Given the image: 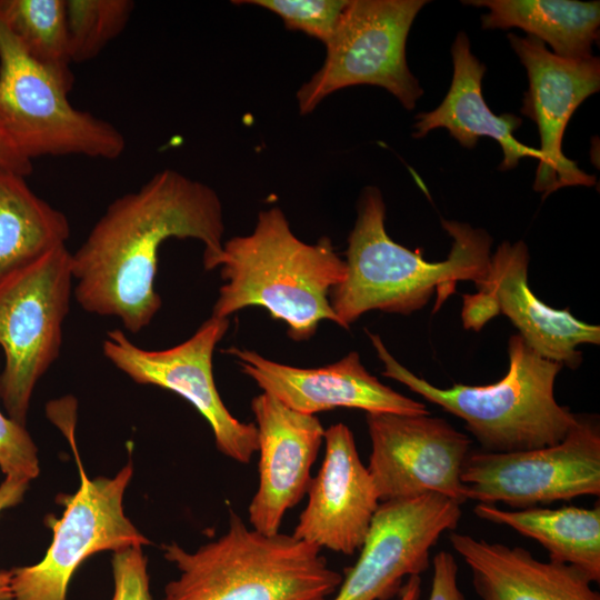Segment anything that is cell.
Here are the masks:
<instances>
[{
    "instance_id": "cell-1",
    "label": "cell",
    "mask_w": 600,
    "mask_h": 600,
    "mask_svg": "<svg viewBox=\"0 0 600 600\" xmlns=\"http://www.w3.org/2000/svg\"><path fill=\"white\" fill-rule=\"evenodd\" d=\"M223 232L222 204L213 189L176 170L157 172L139 190L112 201L71 252L73 296L84 311L117 318L137 333L161 308L154 288L161 244L170 238L199 240L203 267L212 270Z\"/></svg>"
},
{
    "instance_id": "cell-2",
    "label": "cell",
    "mask_w": 600,
    "mask_h": 600,
    "mask_svg": "<svg viewBox=\"0 0 600 600\" xmlns=\"http://www.w3.org/2000/svg\"><path fill=\"white\" fill-rule=\"evenodd\" d=\"M384 219L381 191L367 187L348 237L346 277L329 294L344 329L372 310L408 316L422 309L436 291L439 308L459 281L476 284L487 276L492 239L483 229L442 219L452 239L451 250L446 260L429 262L421 250L411 251L394 242L386 231Z\"/></svg>"
},
{
    "instance_id": "cell-3",
    "label": "cell",
    "mask_w": 600,
    "mask_h": 600,
    "mask_svg": "<svg viewBox=\"0 0 600 600\" xmlns=\"http://www.w3.org/2000/svg\"><path fill=\"white\" fill-rule=\"evenodd\" d=\"M224 283L212 314L229 318L248 307H261L283 321L294 341L311 338L322 320L340 326L329 294L346 277L347 266L331 240L310 244L292 232L283 211L262 210L251 233L223 242L214 269Z\"/></svg>"
},
{
    "instance_id": "cell-4",
    "label": "cell",
    "mask_w": 600,
    "mask_h": 600,
    "mask_svg": "<svg viewBox=\"0 0 600 600\" xmlns=\"http://www.w3.org/2000/svg\"><path fill=\"white\" fill-rule=\"evenodd\" d=\"M368 334L384 366L382 376L463 420L484 451L512 452L556 444L579 422L580 417L554 398L562 364L538 354L519 334L508 341L509 368L499 381L446 389L416 376L393 358L378 334Z\"/></svg>"
},
{
    "instance_id": "cell-5",
    "label": "cell",
    "mask_w": 600,
    "mask_h": 600,
    "mask_svg": "<svg viewBox=\"0 0 600 600\" xmlns=\"http://www.w3.org/2000/svg\"><path fill=\"white\" fill-rule=\"evenodd\" d=\"M162 550L179 572L163 600H329L342 581L319 548L263 534L233 512L226 532L196 551L177 542Z\"/></svg>"
},
{
    "instance_id": "cell-6",
    "label": "cell",
    "mask_w": 600,
    "mask_h": 600,
    "mask_svg": "<svg viewBox=\"0 0 600 600\" xmlns=\"http://www.w3.org/2000/svg\"><path fill=\"white\" fill-rule=\"evenodd\" d=\"M69 89L33 60L0 18V130L30 161L84 156L113 160L126 148L110 122L74 108Z\"/></svg>"
},
{
    "instance_id": "cell-7",
    "label": "cell",
    "mask_w": 600,
    "mask_h": 600,
    "mask_svg": "<svg viewBox=\"0 0 600 600\" xmlns=\"http://www.w3.org/2000/svg\"><path fill=\"white\" fill-rule=\"evenodd\" d=\"M73 293L71 252L59 246L0 282V399L24 426L37 382L58 359Z\"/></svg>"
},
{
    "instance_id": "cell-8",
    "label": "cell",
    "mask_w": 600,
    "mask_h": 600,
    "mask_svg": "<svg viewBox=\"0 0 600 600\" xmlns=\"http://www.w3.org/2000/svg\"><path fill=\"white\" fill-rule=\"evenodd\" d=\"M426 0H349L326 46L321 68L297 92L301 114L331 93L352 86H377L408 110L423 94L410 71L406 43Z\"/></svg>"
},
{
    "instance_id": "cell-9",
    "label": "cell",
    "mask_w": 600,
    "mask_h": 600,
    "mask_svg": "<svg viewBox=\"0 0 600 600\" xmlns=\"http://www.w3.org/2000/svg\"><path fill=\"white\" fill-rule=\"evenodd\" d=\"M79 461L78 491L59 496L64 507L60 519H46L53 538L44 557L36 564L11 569V600H67L70 580L87 558L150 544L123 510L132 462L112 478L89 479Z\"/></svg>"
},
{
    "instance_id": "cell-10",
    "label": "cell",
    "mask_w": 600,
    "mask_h": 600,
    "mask_svg": "<svg viewBox=\"0 0 600 600\" xmlns=\"http://www.w3.org/2000/svg\"><path fill=\"white\" fill-rule=\"evenodd\" d=\"M467 500L516 510L600 496V430L580 417L563 440L541 448L470 451L461 474Z\"/></svg>"
},
{
    "instance_id": "cell-11",
    "label": "cell",
    "mask_w": 600,
    "mask_h": 600,
    "mask_svg": "<svg viewBox=\"0 0 600 600\" xmlns=\"http://www.w3.org/2000/svg\"><path fill=\"white\" fill-rule=\"evenodd\" d=\"M229 326V318L211 316L189 339L163 350L143 349L122 330L113 329L106 333L102 352L132 381L170 390L189 401L209 423L217 449L239 463H249L258 451L257 427L230 413L213 378V351Z\"/></svg>"
},
{
    "instance_id": "cell-12",
    "label": "cell",
    "mask_w": 600,
    "mask_h": 600,
    "mask_svg": "<svg viewBox=\"0 0 600 600\" xmlns=\"http://www.w3.org/2000/svg\"><path fill=\"white\" fill-rule=\"evenodd\" d=\"M367 466L380 502L439 493L462 504L461 481L471 440L442 418L367 413Z\"/></svg>"
},
{
    "instance_id": "cell-13",
    "label": "cell",
    "mask_w": 600,
    "mask_h": 600,
    "mask_svg": "<svg viewBox=\"0 0 600 600\" xmlns=\"http://www.w3.org/2000/svg\"><path fill=\"white\" fill-rule=\"evenodd\" d=\"M461 504L439 493L380 502L356 563L329 600H390L403 578L430 567V550L457 528Z\"/></svg>"
},
{
    "instance_id": "cell-14",
    "label": "cell",
    "mask_w": 600,
    "mask_h": 600,
    "mask_svg": "<svg viewBox=\"0 0 600 600\" xmlns=\"http://www.w3.org/2000/svg\"><path fill=\"white\" fill-rule=\"evenodd\" d=\"M508 40L527 70L529 87L521 113L538 127L540 160L533 189L549 196L562 187L596 183L562 152V139L577 108L600 89V59L556 56L537 38L508 33Z\"/></svg>"
},
{
    "instance_id": "cell-15",
    "label": "cell",
    "mask_w": 600,
    "mask_h": 600,
    "mask_svg": "<svg viewBox=\"0 0 600 600\" xmlns=\"http://www.w3.org/2000/svg\"><path fill=\"white\" fill-rule=\"evenodd\" d=\"M323 441V460L292 536L320 550L350 556L362 547L380 500L349 427L330 426Z\"/></svg>"
},
{
    "instance_id": "cell-16",
    "label": "cell",
    "mask_w": 600,
    "mask_h": 600,
    "mask_svg": "<svg viewBox=\"0 0 600 600\" xmlns=\"http://www.w3.org/2000/svg\"><path fill=\"white\" fill-rule=\"evenodd\" d=\"M226 352L236 358L241 371L263 392L301 413L316 416L337 408L360 409L367 413H430L424 403L394 391L372 376L356 351L319 368L279 363L236 347Z\"/></svg>"
},
{
    "instance_id": "cell-17",
    "label": "cell",
    "mask_w": 600,
    "mask_h": 600,
    "mask_svg": "<svg viewBox=\"0 0 600 600\" xmlns=\"http://www.w3.org/2000/svg\"><path fill=\"white\" fill-rule=\"evenodd\" d=\"M258 430L259 486L249 508L252 529L276 534L287 511L307 494L324 439L320 420L262 392L251 401Z\"/></svg>"
},
{
    "instance_id": "cell-18",
    "label": "cell",
    "mask_w": 600,
    "mask_h": 600,
    "mask_svg": "<svg viewBox=\"0 0 600 600\" xmlns=\"http://www.w3.org/2000/svg\"><path fill=\"white\" fill-rule=\"evenodd\" d=\"M529 252L523 241L502 242L491 256L478 291L494 301L523 341L541 357L577 369L580 344H599L600 327L577 319L568 308L559 310L538 299L528 283Z\"/></svg>"
},
{
    "instance_id": "cell-19",
    "label": "cell",
    "mask_w": 600,
    "mask_h": 600,
    "mask_svg": "<svg viewBox=\"0 0 600 600\" xmlns=\"http://www.w3.org/2000/svg\"><path fill=\"white\" fill-rule=\"evenodd\" d=\"M453 550L464 560L481 600H600L577 568L536 559L521 547L451 532Z\"/></svg>"
},
{
    "instance_id": "cell-20",
    "label": "cell",
    "mask_w": 600,
    "mask_h": 600,
    "mask_svg": "<svg viewBox=\"0 0 600 600\" xmlns=\"http://www.w3.org/2000/svg\"><path fill=\"white\" fill-rule=\"evenodd\" d=\"M453 74L450 89L434 110L416 116L413 138L420 139L431 130L444 128L462 147L472 149L479 138L494 139L501 147L503 160L499 170L518 166L522 158L540 160L538 148L526 146L514 137L522 119L512 114H494L482 96L486 66L471 52L468 36L460 31L451 48Z\"/></svg>"
},
{
    "instance_id": "cell-21",
    "label": "cell",
    "mask_w": 600,
    "mask_h": 600,
    "mask_svg": "<svg viewBox=\"0 0 600 600\" xmlns=\"http://www.w3.org/2000/svg\"><path fill=\"white\" fill-rule=\"evenodd\" d=\"M474 514L486 521L510 527L539 542L549 560L572 566L594 583L600 581V507L528 508L504 510L478 503Z\"/></svg>"
},
{
    "instance_id": "cell-22",
    "label": "cell",
    "mask_w": 600,
    "mask_h": 600,
    "mask_svg": "<svg viewBox=\"0 0 600 600\" xmlns=\"http://www.w3.org/2000/svg\"><path fill=\"white\" fill-rule=\"evenodd\" d=\"M484 7L483 29L520 28L530 37L548 43L552 53L567 59L592 56L599 39L600 2L576 0H470Z\"/></svg>"
},
{
    "instance_id": "cell-23",
    "label": "cell",
    "mask_w": 600,
    "mask_h": 600,
    "mask_svg": "<svg viewBox=\"0 0 600 600\" xmlns=\"http://www.w3.org/2000/svg\"><path fill=\"white\" fill-rule=\"evenodd\" d=\"M69 236L63 212L38 197L26 177L0 169V282L66 244Z\"/></svg>"
},
{
    "instance_id": "cell-24",
    "label": "cell",
    "mask_w": 600,
    "mask_h": 600,
    "mask_svg": "<svg viewBox=\"0 0 600 600\" xmlns=\"http://www.w3.org/2000/svg\"><path fill=\"white\" fill-rule=\"evenodd\" d=\"M0 18L23 50L71 90L64 0H0Z\"/></svg>"
},
{
    "instance_id": "cell-25",
    "label": "cell",
    "mask_w": 600,
    "mask_h": 600,
    "mask_svg": "<svg viewBox=\"0 0 600 600\" xmlns=\"http://www.w3.org/2000/svg\"><path fill=\"white\" fill-rule=\"evenodd\" d=\"M72 62L94 59L126 28L131 0H64Z\"/></svg>"
},
{
    "instance_id": "cell-26",
    "label": "cell",
    "mask_w": 600,
    "mask_h": 600,
    "mask_svg": "<svg viewBox=\"0 0 600 600\" xmlns=\"http://www.w3.org/2000/svg\"><path fill=\"white\" fill-rule=\"evenodd\" d=\"M349 0H243L237 4L264 8L281 18L289 30L301 31L324 44L333 36Z\"/></svg>"
},
{
    "instance_id": "cell-27",
    "label": "cell",
    "mask_w": 600,
    "mask_h": 600,
    "mask_svg": "<svg viewBox=\"0 0 600 600\" xmlns=\"http://www.w3.org/2000/svg\"><path fill=\"white\" fill-rule=\"evenodd\" d=\"M0 469L8 478L30 482L40 472L38 449L26 427L0 410Z\"/></svg>"
},
{
    "instance_id": "cell-28",
    "label": "cell",
    "mask_w": 600,
    "mask_h": 600,
    "mask_svg": "<svg viewBox=\"0 0 600 600\" xmlns=\"http://www.w3.org/2000/svg\"><path fill=\"white\" fill-rule=\"evenodd\" d=\"M113 594L111 600H152L148 560L141 547L113 552Z\"/></svg>"
},
{
    "instance_id": "cell-29",
    "label": "cell",
    "mask_w": 600,
    "mask_h": 600,
    "mask_svg": "<svg viewBox=\"0 0 600 600\" xmlns=\"http://www.w3.org/2000/svg\"><path fill=\"white\" fill-rule=\"evenodd\" d=\"M432 581L428 600H466L458 587V564L448 551H439L432 559Z\"/></svg>"
},
{
    "instance_id": "cell-30",
    "label": "cell",
    "mask_w": 600,
    "mask_h": 600,
    "mask_svg": "<svg viewBox=\"0 0 600 600\" xmlns=\"http://www.w3.org/2000/svg\"><path fill=\"white\" fill-rule=\"evenodd\" d=\"M28 486V481L6 477L0 484V513L17 506ZM0 600H11V569L0 570Z\"/></svg>"
},
{
    "instance_id": "cell-31",
    "label": "cell",
    "mask_w": 600,
    "mask_h": 600,
    "mask_svg": "<svg viewBox=\"0 0 600 600\" xmlns=\"http://www.w3.org/2000/svg\"><path fill=\"white\" fill-rule=\"evenodd\" d=\"M491 297L483 292L466 294L462 308V321L467 329L480 330L483 324L498 314Z\"/></svg>"
},
{
    "instance_id": "cell-32",
    "label": "cell",
    "mask_w": 600,
    "mask_h": 600,
    "mask_svg": "<svg viewBox=\"0 0 600 600\" xmlns=\"http://www.w3.org/2000/svg\"><path fill=\"white\" fill-rule=\"evenodd\" d=\"M0 169L27 177L32 172V163L11 140L0 130Z\"/></svg>"
},
{
    "instance_id": "cell-33",
    "label": "cell",
    "mask_w": 600,
    "mask_h": 600,
    "mask_svg": "<svg viewBox=\"0 0 600 600\" xmlns=\"http://www.w3.org/2000/svg\"><path fill=\"white\" fill-rule=\"evenodd\" d=\"M421 594V578L420 576H411L402 584L398 600H419Z\"/></svg>"
}]
</instances>
